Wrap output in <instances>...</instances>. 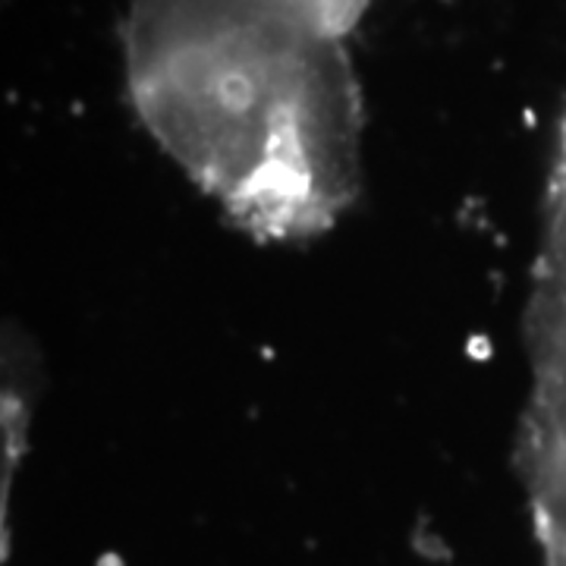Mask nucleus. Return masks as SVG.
<instances>
[{"label": "nucleus", "mask_w": 566, "mask_h": 566, "mask_svg": "<svg viewBox=\"0 0 566 566\" xmlns=\"http://www.w3.org/2000/svg\"><path fill=\"white\" fill-rule=\"evenodd\" d=\"M312 3L322 10V17L327 20V25H331L334 32H340L346 39V32L363 20V13L368 10L371 0H312Z\"/></svg>", "instance_id": "obj_3"}, {"label": "nucleus", "mask_w": 566, "mask_h": 566, "mask_svg": "<svg viewBox=\"0 0 566 566\" xmlns=\"http://www.w3.org/2000/svg\"><path fill=\"white\" fill-rule=\"evenodd\" d=\"M126 76L164 151L259 237L315 233L359 182V92L312 0H133Z\"/></svg>", "instance_id": "obj_1"}, {"label": "nucleus", "mask_w": 566, "mask_h": 566, "mask_svg": "<svg viewBox=\"0 0 566 566\" xmlns=\"http://www.w3.org/2000/svg\"><path fill=\"white\" fill-rule=\"evenodd\" d=\"M526 475L545 566H566V363L535 387Z\"/></svg>", "instance_id": "obj_2"}]
</instances>
